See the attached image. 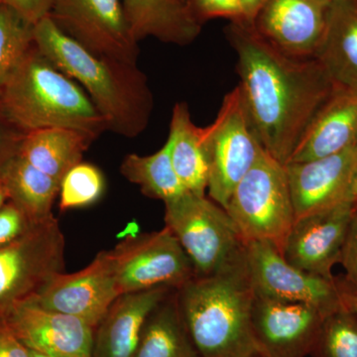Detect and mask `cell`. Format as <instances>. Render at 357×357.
Segmentation results:
<instances>
[{"instance_id":"cell-1","label":"cell","mask_w":357,"mask_h":357,"mask_svg":"<svg viewBox=\"0 0 357 357\" xmlns=\"http://www.w3.org/2000/svg\"><path fill=\"white\" fill-rule=\"evenodd\" d=\"M225 31L237 55L238 86L263 149L286 165L337 84L317 59L283 53L251 23L230 22Z\"/></svg>"},{"instance_id":"cell-2","label":"cell","mask_w":357,"mask_h":357,"mask_svg":"<svg viewBox=\"0 0 357 357\" xmlns=\"http://www.w3.org/2000/svg\"><path fill=\"white\" fill-rule=\"evenodd\" d=\"M34 44L84 89L107 130L134 138L146 129L153 112V95L137 64L91 53L61 31L49 16L34 25Z\"/></svg>"},{"instance_id":"cell-3","label":"cell","mask_w":357,"mask_h":357,"mask_svg":"<svg viewBox=\"0 0 357 357\" xmlns=\"http://www.w3.org/2000/svg\"><path fill=\"white\" fill-rule=\"evenodd\" d=\"M244 250L220 271L194 276L176 289L178 312L199 357L256 356L251 332L255 293Z\"/></svg>"},{"instance_id":"cell-4","label":"cell","mask_w":357,"mask_h":357,"mask_svg":"<svg viewBox=\"0 0 357 357\" xmlns=\"http://www.w3.org/2000/svg\"><path fill=\"white\" fill-rule=\"evenodd\" d=\"M0 107L26 133L38 129H75L96 138L107 123L84 89L32 47L0 91Z\"/></svg>"},{"instance_id":"cell-5","label":"cell","mask_w":357,"mask_h":357,"mask_svg":"<svg viewBox=\"0 0 357 357\" xmlns=\"http://www.w3.org/2000/svg\"><path fill=\"white\" fill-rule=\"evenodd\" d=\"M225 211L244 243L269 241L281 251L296 220L283 164L263 149L234 190Z\"/></svg>"},{"instance_id":"cell-6","label":"cell","mask_w":357,"mask_h":357,"mask_svg":"<svg viewBox=\"0 0 357 357\" xmlns=\"http://www.w3.org/2000/svg\"><path fill=\"white\" fill-rule=\"evenodd\" d=\"M164 204L165 227L187 253L196 276L215 273L243 252L236 223L213 199L185 192Z\"/></svg>"},{"instance_id":"cell-7","label":"cell","mask_w":357,"mask_h":357,"mask_svg":"<svg viewBox=\"0 0 357 357\" xmlns=\"http://www.w3.org/2000/svg\"><path fill=\"white\" fill-rule=\"evenodd\" d=\"M204 148L208 195L225 210L237 184L263 150L238 86L223 98L215 121L204 128Z\"/></svg>"},{"instance_id":"cell-8","label":"cell","mask_w":357,"mask_h":357,"mask_svg":"<svg viewBox=\"0 0 357 357\" xmlns=\"http://www.w3.org/2000/svg\"><path fill=\"white\" fill-rule=\"evenodd\" d=\"M65 270V237L52 217L0 248V314L31 300Z\"/></svg>"},{"instance_id":"cell-9","label":"cell","mask_w":357,"mask_h":357,"mask_svg":"<svg viewBox=\"0 0 357 357\" xmlns=\"http://www.w3.org/2000/svg\"><path fill=\"white\" fill-rule=\"evenodd\" d=\"M119 295L178 289L196 276L191 260L167 227L124 239L109 251Z\"/></svg>"},{"instance_id":"cell-10","label":"cell","mask_w":357,"mask_h":357,"mask_svg":"<svg viewBox=\"0 0 357 357\" xmlns=\"http://www.w3.org/2000/svg\"><path fill=\"white\" fill-rule=\"evenodd\" d=\"M49 17L86 50L137 64L139 48L121 0H54Z\"/></svg>"},{"instance_id":"cell-11","label":"cell","mask_w":357,"mask_h":357,"mask_svg":"<svg viewBox=\"0 0 357 357\" xmlns=\"http://www.w3.org/2000/svg\"><path fill=\"white\" fill-rule=\"evenodd\" d=\"M244 252L256 297L311 305L326 317L342 309L335 277L328 280L298 269L269 241L246 243Z\"/></svg>"},{"instance_id":"cell-12","label":"cell","mask_w":357,"mask_h":357,"mask_svg":"<svg viewBox=\"0 0 357 357\" xmlns=\"http://www.w3.org/2000/svg\"><path fill=\"white\" fill-rule=\"evenodd\" d=\"M119 296L109 251H102L84 269L54 277L29 301L76 317L96 328Z\"/></svg>"},{"instance_id":"cell-13","label":"cell","mask_w":357,"mask_h":357,"mask_svg":"<svg viewBox=\"0 0 357 357\" xmlns=\"http://www.w3.org/2000/svg\"><path fill=\"white\" fill-rule=\"evenodd\" d=\"M326 318L311 305L256 297L251 332L256 356L307 357Z\"/></svg>"},{"instance_id":"cell-14","label":"cell","mask_w":357,"mask_h":357,"mask_svg":"<svg viewBox=\"0 0 357 357\" xmlns=\"http://www.w3.org/2000/svg\"><path fill=\"white\" fill-rule=\"evenodd\" d=\"M296 220L351 202L357 145L323 158L286 164ZM352 203V202H351Z\"/></svg>"},{"instance_id":"cell-15","label":"cell","mask_w":357,"mask_h":357,"mask_svg":"<svg viewBox=\"0 0 357 357\" xmlns=\"http://www.w3.org/2000/svg\"><path fill=\"white\" fill-rule=\"evenodd\" d=\"M354 206L351 202L331 210L298 218L289 231L281 255L291 265L333 280Z\"/></svg>"},{"instance_id":"cell-16","label":"cell","mask_w":357,"mask_h":357,"mask_svg":"<svg viewBox=\"0 0 357 357\" xmlns=\"http://www.w3.org/2000/svg\"><path fill=\"white\" fill-rule=\"evenodd\" d=\"M3 318L30 351L50 357H93L95 328L81 319L30 301L11 307Z\"/></svg>"},{"instance_id":"cell-17","label":"cell","mask_w":357,"mask_h":357,"mask_svg":"<svg viewBox=\"0 0 357 357\" xmlns=\"http://www.w3.org/2000/svg\"><path fill=\"white\" fill-rule=\"evenodd\" d=\"M330 4L328 0H267L253 26L283 53L314 58L325 36Z\"/></svg>"},{"instance_id":"cell-18","label":"cell","mask_w":357,"mask_h":357,"mask_svg":"<svg viewBox=\"0 0 357 357\" xmlns=\"http://www.w3.org/2000/svg\"><path fill=\"white\" fill-rule=\"evenodd\" d=\"M356 145L357 88L337 86L314 115L288 163L323 158Z\"/></svg>"},{"instance_id":"cell-19","label":"cell","mask_w":357,"mask_h":357,"mask_svg":"<svg viewBox=\"0 0 357 357\" xmlns=\"http://www.w3.org/2000/svg\"><path fill=\"white\" fill-rule=\"evenodd\" d=\"M174 290L157 287L117 297L95 328L93 357H132L148 317Z\"/></svg>"},{"instance_id":"cell-20","label":"cell","mask_w":357,"mask_h":357,"mask_svg":"<svg viewBox=\"0 0 357 357\" xmlns=\"http://www.w3.org/2000/svg\"><path fill=\"white\" fill-rule=\"evenodd\" d=\"M137 42L147 37L185 46L198 38L201 23L184 0H121Z\"/></svg>"},{"instance_id":"cell-21","label":"cell","mask_w":357,"mask_h":357,"mask_svg":"<svg viewBox=\"0 0 357 357\" xmlns=\"http://www.w3.org/2000/svg\"><path fill=\"white\" fill-rule=\"evenodd\" d=\"M337 86L357 88V0H333L316 54Z\"/></svg>"},{"instance_id":"cell-22","label":"cell","mask_w":357,"mask_h":357,"mask_svg":"<svg viewBox=\"0 0 357 357\" xmlns=\"http://www.w3.org/2000/svg\"><path fill=\"white\" fill-rule=\"evenodd\" d=\"M95 140L89 134L75 129H38L26 133L20 155L61 183L73 167L81 163L84 152Z\"/></svg>"},{"instance_id":"cell-23","label":"cell","mask_w":357,"mask_h":357,"mask_svg":"<svg viewBox=\"0 0 357 357\" xmlns=\"http://www.w3.org/2000/svg\"><path fill=\"white\" fill-rule=\"evenodd\" d=\"M178 180L188 192L206 196L208 167L204 148V128L192 121L187 103L174 107L170 131L166 141Z\"/></svg>"},{"instance_id":"cell-24","label":"cell","mask_w":357,"mask_h":357,"mask_svg":"<svg viewBox=\"0 0 357 357\" xmlns=\"http://www.w3.org/2000/svg\"><path fill=\"white\" fill-rule=\"evenodd\" d=\"M8 201L15 204L33 222L54 217L52 206L59 196V181L31 165L20 156L14 157L0 175Z\"/></svg>"},{"instance_id":"cell-25","label":"cell","mask_w":357,"mask_h":357,"mask_svg":"<svg viewBox=\"0 0 357 357\" xmlns=\"http://www.w3.org/2000/svg\"><path fill=\"white\" fill-rule=\"evenodd\" d=\"M175 291L148 317L132 357H199L178 312Z\"/></svg>"},{"instance_id":"cell-26","label":"cell","mask_w":357,"mask_h":357,"mask_svg":"<svg viewBox=\"0 0 357 357\" xmlns=\"http://www.w3.org/2000/svg\"><path fill=\"white\" fill-rule=\"evenodd\" d=\"M121 173L129 182L137 185L145 196L161 199L164 203L188 192L175 172L167 142L154 154L126 155Z\"/></svg>"},{"instance_id":"cell-27","label":"cell","mask_w":357,"mask_h":357,"mask_svg":"<svg viewBox=\"0 0 357 357\" xmlns=\"http://www.w3.org/2000/svg\"><path fill=\"white\" fill-rule=\"evenodd\" d=\"M34 46V24L0 6V91Z\"/></svg>"},{"instance_id":"cell-28","label":"cell","mask_w":357,"mask_h":357,"mask_svg":"<svg viewBox=\"0 0 357 357\" xmlns=\"http://www.w3.org/2000/svg\"><path fill=\"white\" fill-rule=\"evenodd\" d=\"M312 357H357V318L342 309L324 319Z\"/></svg>"},{"instance_id":"cell-29","label":"cell","mask_w":357,"mask_h":357,"mask_svg":"<svg viewBox=\"0 0 357 357\" xmlns=\"http://www.w3.org/2000/svg\"><path fill=\"white\" fill-rule=\"evenodd\" d=\"M105 189L102 171L93 164L81 162L61 181L59 208L66 211L91 206L100 199Z\"/></svg>"},{"instance_id":"cell-30","label":"cell","mask_w":357,"mask_h":357,"mask_svg":"<svg viewBox=\"0 0 357 357\" xmlns=\"http://www.w3.org/2000/svg\"><path fill=\"white\" fill-rule=\"evenodd\" d=\"M187 4L201 24L215 18H225L230 22H245L243 0H187Z\"/></svg>"},{"instance_id":"cell-31","label":"cell","mask_w":357,"mask_h":357,"mask_svg":"<svg viewBox=\"0 0 357 357\" xmlns=\"http://www.w3.org/2000/svg\"><path fill=\"white\" fill-rule=\"evenodd\" d=\"M35 223L11 202L4 204L0 210V248L13 243Z\"/></svg>"},{"instance_id":"cell-32","label":"cell","mask_w":357,"mask_h":357,"mask_svg":"<svg viewBox=\"0 0 357 357\" xmlns=\"http://www.w3.org/2000/svg\"><path fill=\"white\" fill-rule=\"evenodd\" d=\"M25 131L18 128L0 107V175L7 164L20 154Z\"/></svg>"},{"instance_id":"cell-33","label":"cell","mask_w":357,"mask_h":357,"mask_svg":"<svg viewBox=\"0 0 357 357\" xmlns=\"http://www.w3.org/2000/svg\"><path fill=\"white\" fill-rule=\"evenodd\" d=\"M340 263L344 268L345 280L357 287V208L347 227Z\"/></svg>"},{"instance_id":"cell-34","label":"cell","mask_w":357,"mask_h":357,"mask_svg":"<svg viewBox=\"0 0 357 357\" xmlns=\"http://www.w3.org/2000/svg\"><path fill=\"white\" fill-rule=\"evenodd\" d=\"M1 2L35 25L49 16L54 0H1Z\"/></svg>"},{"instance_id":"cell-35","label":"cell","mask_w":357,"mask_h":357,"mask_svg":"<svg viewBox=\"0 0 357 357\" xmlns=\"http://www.w3.org/2000/svg\"><path fill=\"white\" fill-rule=\"evenodd\" d=\"M0 357H31L30 349L7 325L3 314L0 317Z\"/></svg>"},{"instance_id":"cell-36","label":"cell","mask_w":357,"mask_h":357,"mask_svg":"<svg viewBox=\"0 0 357 357\" xmlns=\"http://www.w3.org/2000/svg\"><path fill=\"white\" fill-rule=\"evenodd\" d=\"M338 294L342 307L351 312L357 318V287L345 280L335 277Z\"/></svg>"},{"instance_id":"cell-37","label":"cell","mask_w":357,"mask_h":357,"mask_svg":"<svg viewBox=\"0 0 357 357\" xmlns=\"http://www.w3.org/2000/svg\"><path fill=\"white\" fill-rule=\"evenodd\" d=\"M267 0H243L244 20L253 24L258 11L266 3Z\"/></svg>"},{"instance_id":"cell-38","label":"cell","mask_w":357,"mask_h":357,"mask_svg":"<svg viewBox=\"0 0 357 357\" xmlns=\"http://www.w3.org/2000/svg\"><path fill=\"white\" fill-rule=\"evenodd\" d=\"M7 201H8V196H7L6 189L3 183H2L1 178H0V210L3 208Z\"/></svg>"},{"instance_id":"cell-39","label":"cell","mask_w":357,"mask_h":357,"mask_svg":"<svg viewBox=\"0 0 357 357\" xmlns=\"http://www.w3.org/2000/svg\"><path fill=\"white\" fill-rule=\"evenodd\" d=\"M351 202L354 208H357V173L356 178H354V184H352Z\"/></svg>"},{"instance_id":"cell-40","label":"cell","mask_w":357,"mask_h":357,"mask_svg":"<svg viewBox=\"0 0 357 357\" xmlns=\"http://www.w3.org/2000/svg\"><path fill=\"white\" fill-rule=\"evenodd\" d=\"M30 354H31V357H50L48 356H45V354H39V352L30 351Z\"/></svg>"},{"instance_id":"cell-41","label":"cell","mask_w":357,"mask_h":357,"mask_svg":"<svg viewBox=\"0 0 357 357\" xmlns=\"http://www.w3.org/2000/svg\"><path fill=\"white\" fill-rule=\"evenodd\" d=\"M0 6H2L1 0H0Z\"/></svg>"},{"instance_id":"cell-42","label":"cell","mask_w":357,"mask_h":357,"mask_svg":"<svg viewBox=\"0 0 357 357\" xmlns=\"http://www.w3.org/2000/svg\"><path fill=\"white\" fill-rule=\"evenodd\" d=\"M253 357H261V356H255Z\"/></svg>"},{"instance_id":"cell-43","label":"cell","mask_w":357,"mask_h":357,"mask_svg":"<svg viewBox=\"0 0 357 357\" xmlns=\"http://www.w3.org/2000/svg\"><path fill=\"white\" fill-rule=\"evenodd\" d=\"M328 1H331V2H332V1H333V0H328Z\"/></svg>"},{"instance_id":"cell-44","label":"cell","mask_w":357,"mask_h":357,"mask_svg":"<svg viewBox=\"0 0 357 357\" xmlns=\"http://www.w3.org/2000/svg\"><path fill=\"white\" fill-rule=\"evenodd\" d=\"M184 1L187 2V0H184Z\"/></svg>"},{"instance_id":"cell-45","label":"cell","mask_w":357,"mask_h":357,"mask_svg":"<svg viewBox=\"0 0 357 357\" xmlns=\"http://www.w3.org/2000/svg\"><path fill=\"white\" fill-rule=\"evenodd\" d=\"M1 316H2V314H0V317H1Z\"/></svg>"}]
</instances>
